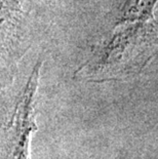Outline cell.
<instances>
[{
    "mask_svg": "<svg viewBox=\"0 0 158 159\" xmlns=\"http://www.w3.org/2000/svg\"><path fill=\"white\" fill-rule=\"evenodd\" d=\"M156 16L116 24L74 72V78L105 82L137 76L157 53Z\"/></svg>",
    "mask_w": 158,
    "mask_h": 159,
    "instance_id": "cell-1",
    "label": "cell"
},
{
    "mask_svg": "<svg viewBox=\"0 0 158 159\" xmlns=\"http://www.w3.org/2000/svg\"><path fill=\"white\" fill-rule=\"evenodd\" d=\"M42 62L38 61L30 73L24 89L16 105L11 120L2 138L3 159H29V143L37 129L35 121L36 93Z\"/></svg>",
    "mask_w": 158,
    "mask_h": 159,
    "instance_id": "cell-2",
    "label": "cell"
},
{
    "mask_svg": "<svg viewBox=\"0 0 158 159\" xmlns=\"http://www.w3.org/2000/svg\"><path fill=\"white\" fill-rule=\"evenodd\" d=\"M23 16L20 0H0V55L18 44L23 33Z\"/></svg>",
    "mask_w": 158,
    "mask_h": 159,
    "instance_id": "cell-3",
    "label": "cell"
},
{
    "mask_svg": "<svg viewBox=\"0 0 158 159\" xmlns=\"http://www.w3.org/2000/svg\"><path fill=\"white\" fill-rule=\"evenodd\" d=\"M156 5L157 0H120L114 13L115 24L154 16Z\"/></svg>",
    "mask_w": 158,
    "mask_h": 159,
    "instance_id": "cell-4",
    "label": "cell"
},
{
    "mask_svg": "<svg viewBox=\"0 0 158 159\" xmlns=\"http://www.w3.org/2000/svg\"><path fill=\"white\" fill-rule=\"evenodd\" d=\"M20 1H21V0H20Z\"/></svg>",
    "mask_w": 158,
    "mask_h": 159,
    "instance_id": "cell-5",
    "label": "cell"
}]
</instances>
